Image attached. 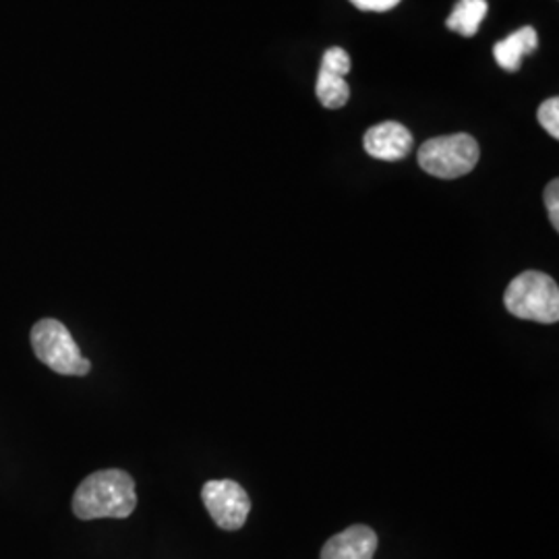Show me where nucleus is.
Listing matches in <instances>:
<instances>
[{
  "mask_svg": "<svg viewBox=\"0 0 559 559\" xmlns=\"http://www.w3.org/2000/svg\"><path fill=\"white\" fill-rule=\"evenodd\" d=\"M135 508V480L120 468L90 475L73 496V514L80 520L129 519Z\"/></svg>",
  "mask_w": 559,
  "mask_h": 559,
  "instance_id": "1",
  "label": "nucleus"
},
{
  "mask_svg": "<svg viewBox=\"0 0 559 559\" xmlns=\"http://www.w3.org/2000/svg\"><path fill=\"white\" fill-rule=\"evenodd\" d=\"M503 305L519 320L558 323V282L537 270L522 272L510 282L503 295Z\"/></svg>",
  "mask_w": 559,
  "mask_h": 559,
  "instance_id": "2",
  "label": "nucleus"
},
{
  "mask_svg": "<svg viewBox=\"0 0 559 559\" xmlns=\"http://www.w3.org/2000/svg\"><path fill=\"white\" fill-rule=\"evenodd\" d=\"M479 156V143L473 135L454 133L425 141L419 150V164L427 175L452 180L473 173Z\"/></svg>",
  "mask_w": 559,
  "mask_h": 559,
  "instance_id": "3",
  "label": "nucleus"
},
{
  "mask_svg": "<svg viewBox=\"0 0 559 559\" xmlns=\"http://www.w3.org/2000/svg\"><path fill=\"white\" fill-rule=\"evenodd\" d=\"M32 346L36 357L60 376L83 378L92 362L81 355L78 342L59 320H41L32 328Z\"/></svg>",
  "mask_w": 559,
  "mask_h": 559,
  "instance_id": "4",
  "label": "nucleus"
},
{
  "mask_svg": "<svg viewBox=\"0 0 559 559\" xmlns=\"http://www.w3.org/2000/svg\"><path fill=\"white\" fill-rule=\"evenodd\" d=\"M201 500L222 531H239L251 512V500L237 480H207Z\"/></svg>",
  "mask_w": 559,
  "mask_h": 559,
  "instance_id": "5",
  "label": "nucleus"
},
{
  "mask_svg": "<svg viewBox=\"0 0 559 559\" xmlns=\"http://www.w3.org/2000/svg\"><path fill=\"white\" fill-rule=\"evenodd\" d=\"M362 145H365V152L376 160L399 162L411 154L415 141L404 124L388 120L371 127L365 133Z\"/></svg>",
  "mask_w": 559,
  "mask_h": 559,
  "instance_id": "6",
  "label": "nucleus"
},
{
  "mask_svg": "<svg viewBox=\"0 0 559 559\" xmlns=\"http://www.w3.org/2000/svg\"><path fill=\"white\" fill-rule=\"evenodd\" d=\"M378 535L373 528L355 524L334 535L321 549V559H373Z\"/></svg>",
  "mask_w": 559,
  "mask_h": 559,
  "instance_id": "7",
  "label": "nucleus"
},
{
  "mask_svg": "<svg viewBox=\"0 0 559 559\" xmlns=\"http://www.w3.org/2000/svg\"><path fill=\"white\" fill-rule=\"evenodd\" d=\"M537 46H539V36L535 32V27H522L512 36H508L506 40L498 41L493 46V57L503 71L516 73L522 57L533 55L537 50Z\"/></svg>",
  "mask_w": 559,
  "mask_h": 559,
  "instance_id": "8",
  "label": "nucleus"
},
{
  "mask_svg": "<svg viewBox=\"0 0 559 559\" xmlns=\"http://www.w3.org/2000/svg\"><path fill=\"white\" fill-rule=\"evenodd\" d=\"M487 0H460L452 15L445 21L448 29L456 32L464 38H473L479 32L480 23L487 15Z\"/></svg>",
  "mask_w": 559,
  "mask_h": 559,
  "instance_id": "9",
  "label": "nucleus"
},
{
  "mask_svg": "<svg viewBox=\"0 0 559 559\" xmlns=\"http://www.w3.org/2000/svg\"><path fill=\"white\" fill-rule=\"evenodd\" d=\"M316 92L325 108H342L350 98V87L346 80L338 75H332V73H325V71H320V75H318Z\"/></svg>",
  "mask_w": 559,
  "mask_h": 559,
  "instance_id": "10",
  "label": "nucleus"
},
{
  "mask_svg": "<svg viewBox=\"0 0 559 559\" xmlns=\"http://www.w3.org/2000/svg\"><path fill=\"white\" fill-rule=\"evenodd\" d=\"M350 64H353V62H350L348 52H346L344 48L334 46V48H328V50H325V55H323V59H321L320 71L338 75V78H346V75L350 73Z\"/></svg>",
  "mask_w": 559,
  "mask_h": 559,
  "instance_id": "11",
  "label": "nucleus"
},
{
  "mask_svg": "<svg viewBox=\"0 0 559 559\" xmlns=\"http://www.w3.org/2000/svg\"><path fill=\"white\" fill-rule=\"evenodd\" d=\"M540 127L554 138L559 140V100L558 98H549L543 102L539 108Z\"/></svg>",
  "mask_w": 559,
  "mask_h": 559,
  "instance_id": "12",
  "label": "nucleus"
},
{
  "mask_svg": "<svg viewBox=\"0 0 559 559\" xmlns=\"http://www.w3.org/2000/svg\"><path fill=\"white\" fill-rule=\"evenodd\" d=\"M545 205L549 212V221L554 224V228L559 230V180L554 179L547 189H545Z\"/></svg>",
  "mask_w": 559,
  "mask_h": 559,
  "instance_id": "13",
  "label": "nucleus"
},
{
  "mask_svg": "<svg viewBox=\"0 0 559 559\" xmlns=\"http://www.w3.org/2000/svg\"><path fill=\"white\" fill-rule=\"evenodd\" d=\"M360 11H369V13H385L392 11L394 7H399L402 0H350Z\"/></svg>",
  "mask_w": 559,
  "mask_h": 559,
  "instance_id": "14",
  "label": "nucleus"
}]
</instances>
